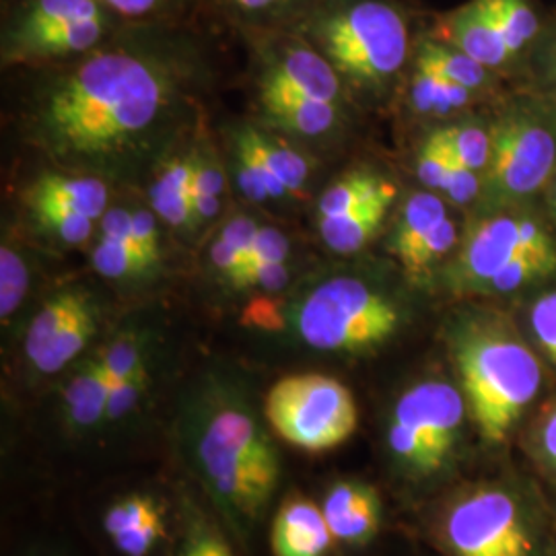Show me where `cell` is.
<instances>
[{
  "label": "cell",
  "mask_w": 556,
  "mask_h": 556,
  "mask_svg": "<svg viewBox=\"0 0 556 556\" xmlns=\"http://www.w3.org/2000/svg\"><path fill=\"white\" fill-rule=\"evenodd\" d=\"M130 238L137 243L140 252L153 264L160 262V231H157V225H155V217L151 213H147V211L132 213Z\"/></svg>",
  "instance_id": "obj_44"
},
{
  "label": "cell",
  "mask_w": 556,
  "mask_h": 556,
  "mask_svg": "<svg viewBox=\"0 0 556 556\" xmlns=\"http://www.w3.org/2000/svg\"><path fill=\"white\" fill-rule=\"evenodd\" d=\"M457 241L456 220L445 217L438 227L418 243L417 248L402 260V266L410 275L427 273L435 262L443 258Z\"/></svg>",
  "instance_id": "obj_35"
},
{
  "label": "cell",
  "mask_w": 556,
  "mask_h": 556,
  "mask_svg": "<svg viewBox=\"0 0 556 556\" xmlns=\"http://www.w3.org/2000/svg\"><path fill=\"white\" fill-rule=\"evenodd\" d=\"M258 233L260 227L256 220L250 219V217H236V219L229 220V225L223 229L220 238L227 239L238 250L239 254L245 258V266H248L252 260Z\"/></svg>",
  "instance_id": "obj_45"
},
{
  "label": "cell",
  "mask_w": 556,
  "mask_h": 556,
  "mask_svg": "<svg viewBox=\"0 0 556 556\" xmlns=\"http://www.w3.org/2000/svg\"><path fill=\"white\" fill-rule=\"evenodd\" d=\"M445 217V204L439 197L429 192L413 194L404 204L392 236V254L402 262Z\"/></svg>",
  "instance_id": "obj_22"
},
{
  "label": "cell",
  "mask_w": 556,
  "mask_h": 556,
  "mask_svg": "<svg viewBox=\"0 0 556 556\" xmlns=\"http://www.w3.org/2000/svg\"><path fill=\"white\" fill-rule=\"evenodd\" d=\"M521 254L556 256L555 241L542 223L505 211L486 215L464 241L450 270V285L462 293H482L484 287Z\"/></svg>",
  "instance_id": "obj_10"
},
{
  "label": "cell",
  "mask_w": 556,
  "mask_h": 556,
  "mask_svg": "<svg viewBox=\"0 0 556 556\" xmlns=\"http://www.w3.org/2000/svg\"><path fill=\"white\" fill-rule=\"evenodd\" d=\"M551 204H553V211H555V217H556V184H555V188H553V194H551Z\"/></svg>",
  "instance_id": "obj_49"
},
{
  "label": "cell",
  "mask_w": 556,
  "mask_h": 556,
  "mask_svg": "<svg viewBox=\"0 0 556 556\" xmlns=\"http://www.w3.org/2000/svg\"><path fill=\"white\" fill-rule=\"evenodd\" d=\"M443 194H447L450 200H454L456 204H468L470 200L477 199L482 192V178L480 174L470 169L468 165L459 163V161H450L445 176L439 188Z\"/></svg>",
  "instance_id": "obj_41"
},
{
  "label": "cell",
  "mask_w": 556,
  "mask_h": 556,
  "mask_svg": "<svg viewBox=\"0 0 556 556\" xmlns=\"http://www.w3.org/2000/svg\"><path fill=\"white\" fill-rule=\"evenodd\" d=\"M93 266L101 277L122 278L140 277L151 270L155 264L147 258L132 239L103 238L93 252Z\"/></svg>",
  "instance_id": "obj_27"
},
{
  "label": "cell",
  "mask_w": 556,
  "mask_h": 556,
  "mask_svg": "<svg viewBox=\"0 0 556 556\" xmlns=\"http://www.w3.org/2000/svg\"><path fill=\"white\" fill-rule=\"evenodd\" d=\"M392 190H396V186L390 184L388 179L378 178L367 172H353V174L334 181L324 192L318 204L319 219H332V217L349 215Z\"/></svg>",
  "instance_id": "obj_23"
},
{
  "label": "cell",
  "mask_w": 556,
  "mask_h": 556,
  "mask_svg": "<svg viewBox=\"0 0 556 556\" xmlns=\"http://www.w3.org/2000/svg\"><path fill=\"white\" fill-rule=\"evenodd\" d=\"M103 534L122 556H151L167 540V514L151 493L114 498L101 517Z\"/></svg>",
  "instance_id": "obj_12"
},
{
  "label": "cell",
  "mask_w": 556,
  "mask_h": 556,
  "mask_svg": "<svg viewBox=\"0 0 556 556\" xmlns=\"http://www.w3.org/2000/svg\"><path fill=\"white\" fill-rule=\"evenodd\" d=\"M443 534L456 556H532L536 544L521 503L498 486H480L457 498Z\"/></svg>",
  "instance_id": "obj_9"
},
{
  "label": "cell",
  "mask_w": 556,
  "mask_h": 556,
  "mask_svg": "<svg viewBox=\"0 0 556 556\" xmlns=\"http://www.w3.org/2000/svg\"><path fill=\"white\" fill-rule=\"evenodd\" d=\"M101 31H103V17L75 21V23L60 25L52 31H46L34 40L25 41L21 43V48L38 56H60L71 52H83L100 40Z\"/></svg>",
  "instance_id": "obj_25"
},
{
  "label": "cell",
  "mask_w": 556,
  "mask_h": 556,
  "mask_svg": "<svg viewBox=\"0 0 556 556\" xmlns=\"http://www.w3.org/2000/svg\"><path fill=\"white\" fill-rule=\"evenodd\" d=\"M435 135L454 160L468 165L478 174H484L491 160V130H484L477 124H462L439 128Z\"/></svg>",
  "instance_id": "obj_28"
},
{
  "label": "cell",
  "mask_w": 556,
  "mask_h": 556,
  "mask_svg": "<svg viewBox=\"0 0 556 556\" xmlns=\"http://www.w3.org/2000/svg\"><path fill=\"white\" fill-rule=\"evenodd\" d=\"M105 2L124 15H144L153 11L161 0H105Z\"/></svg>",
  "instance_id": "obj_47"
},
{
  "label": "cell",
  "mask_w": 556,
  "mask_h": 556,
  "mask_svg": "<svg viewBox=\"0 0 556 556\" xmlns=\"http://www.w3.org/2000/svg\"><path fill=\"white\" fill-rule=\"evenodd\" d=\"M248 132L254 140L256 149H258L260 157L268 165V169L275 174V178L282 184L287 194L299 192L303 188L305 179H307V174H309L305 160L293 149L280 144L277 140L264 137L262 132L254 130V128H248Z\"/></svg>",
  "instance_id": "obj_30"
},
{
  "label": "cell",
  "mask_w": 556,
  "mask_h": 556,
  "mask_svg": "<svg viewBox=\"0 0 556 556\" xmlns=\"http://www.w3.org/2000/svg\"><path fill=\"white\" fill-rule=\"evenodd\" d=\"M181 507V536L176 556H211L208 532L213 519L192 498H184Z\"/></svg>",
  "instance_id": "obj_36"
},
{
  "label": "cell",
  "mask_w": 556,
  "mask_h": 556,
  "mask_svg": "<svg viewBox=\"0 0 556 556\" xmlns=\"http://www.w3.org/2000/svg\"><path fill=\"white\" fill-rule=\"evenodd\" d=\"M332 542L321 505L299 495L282 501L270 532L273 555L326 556Z\"/></svg>",
  "instance_id": "obj_15"
},
{
  "label": "cell",
  "mask_w": 556,
  "mask_h": 556,
  "mask_svg": "<svg viewBox=\"0 0 556 556\" xmlns=\"http://www.w3.org/2000/svg\"><path fill=\"white\" fill-rule=\"evenodd\" d=\"M36 220L41 229H46L50 236L62 239L66 243H83L91 236L93 220L91 217H85L73 208L52 204V202H29Z\"/></svg>",
  "instance_id": "obj_33"
},
{
  "label": "cell",
  "mask_w": 556,
  "mask_h": 556,
  "mask_svg": "<svg viewBox=\"0 0 556 556\" xmlns=\"http://www.w3.org/2000/svg\"><path fill=\"white\" fill-rule=\"evenodd\" d=\"M413 101L415 108L422 114H447L452 112V105L445 98L443 91V79L438 71H433L427 64L417 62V73H415V80H413Z\"/></svg>",
  "instance_id": "obj_39"
},
{
  "label": "cell",
  "mask_w": 556,
  "mask_h": 556,
  "mask_svg": "<svg viewBox=\"0 0 556 556\" xmlns=\"http://www.w3.org/2000/svg\"><path fill=\"white\" fill-rule=\"evenodd\" d=\"M239 7H243V9H264V7H268V4H273V2H277V0H236Z\"/></svg>",
  "instance_id": "obj_48"
},
{
  "label": "cell",
  "mask_w": 556,
  "mask_h": 556,
  "mask_svg": "<svg viewBox=\"0 0 556 556\" xmlns=\"http://www.w3.org/2000/svg\"><path fill=\"white\" fill-rule=\"evenodd\" d=\"M262 103L270 118L299 135H321L332 128L337 118L334 103L307 98L270 77L262 85Z\"/></svg>",
  "instance_id": "obj_16"
},
{
  "label": "cell",
  "mask_w": 556,
  "mask_h": 556,
  "mask_svg": "<svg viewBox=\"0 0 556 556\" xmlns=\"http://www.w3.org/2000/svg\"><path fill=\"white\" fill-rule=\"evenodd\" d=\"M225 190V176L213 161L199 160L194 178V213L199 220L213 219L219 213L220 192Z\"/></svg>",
  "instance_id": "obj_37"
},
{
  "label": "cell",
  "mask_w": 556,
  "mask_h": 556,
  "mask_svg": "<svg viewBox=\"0 0 556 556\" xmlns=\"http://www.w3.org/2000/svg\"><path fill=\"white\" fill-rule=\"evenodd\" d=\"M101 371L110 381V386L118 383L122 379L132 378L142 369H147V344L144 338L137 332H124L116 340H112L100 357Z\"/></svg>",
  "instance_id": "obj_31"
},
{
  "label": "cell",
  "mask_w": 556,
  "mask_h": 556,
  "mask_svg": "<svg viewBox=\"0 0 556 556\" xmlns=\"http://www.w3.org/2000/svg\"><path fill=\"white\" fill-rule=\"evenodd\" d=\"M179 445L202 489L236 532L258 526L280 480L277 445L245 400L213 392L181 418Z\"/></svg>",
  "instance_id": "obj_2"
},
{
  "label": "cell",
  "mask_w": 556,
  "mask_h": 556,
  "mask_svg": "<svg viewBox=\"0 0 556 556\" xmlns=\"http://www.w3.org/2000/svg\"><path fill=\"white\" fill-rule=\"evenodd\" d=\"M321 511L337 542L361 546L378 534L381 501L378 491L358 480H340L321 501Z\"/></svg>",
  "instance_id": "obj_13"
},
{
  "label": "cell",
  "mask_w": 556,
  "mask_h": 556,
  "mask_svg": "<svg viewBox=\"0 0 556 556\" xmlns=\"http://www.w3.org/2000/svg\"><path fill=\"white\" fill-rule=\"evenodd\" d=\"M394 199H396V190L371 200L369 204L361 206L349 215L332 217V219H319L321 239L326 241V245L330 250H334L338 254L358 252L363 245L369 243V239H374V236L378 233Z\"/></svg>",
  "instance_id": "obj_20"
},
{
  "label": "cell",
  "mask_w": 556,
  "mask_h": 556,
  "mask_svg": "<svg viewBox=\"0 0 556 556\" xmlns=\"http://www.w3.org/2000/svg\"><path fill=\"white\" fill-rule=\"evenodd\" d=\"M264 417L278 438L305 452L334 450L358 425L351 390L319 374L278 379L264 397Z\"/></svg>",
  "instance_id": "obj_7"
},
{
  "label": "cell",
  "mask_w": 556,
  "mask_h": 556,
  "mask_svg": "<svg viewBox=\"0 0 556 556\" xmlns=\"http://www.w3.org/2000/svg\"><path fill=\"white\" fill-rule=\"evenodd\" d=\"M287 256H289V239L277 229L260 227L250 264H287Z\"/></svg>",
  "instance_id": "obj_43"
},
{
  "label": "cell",
  "mask_w": 556,
  "mask_h": 556,
  "mask_svg": "<svg viewBox=\"0 0 556 556\" xmlns=\"http://www.w3.org/2000/svg\"><path fill=\"white\" fill-rule=\"evenodd\" d=\"M556 165V118L536 105L507 110L491 128L482 213L495 215L538 194Z\"/></svg>",
  "instance_id": "obj_5"
},
{
  "label": "cell",
  "mask_w": 556,
  "mask_h": 556,
  "mask_svg": "<svg viewBox=\"0 0 556 556\" xmlns=\"http://www.w3.org/2000/svg\"><path fill=\"white\" fill-rule=\"evenodd\" d=\"M507 48L516 56L538 31V17L528 0H486Z\"/></svg>",
  "instance_id": "obj_29"
},
{
  "label": "cell",
  "mask_w": 556,
  "mask_h": 556,
  "mask_svg": "<svg viewBox=\"0 0 556 556\" xmlns=\"http://www.w3.org/2000/svg\"><path fill=\"white\" fill-rule=\"evenodd\" d=\"M321 43L340 73L358 83L378 85L394 77L404 64L408 29L396 9L365 0L326 21Z\"/></svg>",
  "instance_id": "obj_8"
},
{
  "label": "cell",
  "mask_w": 556,
  "mask_h": 556,
  "mask_svg": "<svg viewBox=\"0 0 556 556\" xmlns=\"http://www.w3.org/2000/svg\"><path fill=\"white\" fill-rule=\"evenodd\" d=\"M530 328L540 351L556 365V291L538 299L532 305Z\"/></svg>",
  "instance_id": "obj_40"
},
{
  "label": "cell",
  "mask_w": 556,
  "mask_h": 556,
  "mask_svg": "<svg viewBox=\"0 0 556 556\" xmlns=\"http://www.w3.org/2000/svg\"><path fill=\"white\" fill-rule=\"evenodd\" d=\"M29 202H52L73 208L85 217L98 219L105 215L108 188L98 179L64 178L59 174L41 176L29 190Z\"/></svg>",
  "instance_id": "obj_21"
},
{
  "label": "cell",
  "mask_w": 556,
  "mask_h": 556,
  "mask_svg": "<svg viewBox=\"0 0 556 556\" xmlns=\"http://www.w3.org/2000/svg\"><path fill=\"white\" fill-rule=\"evenodd\" d=\"M439 36L486 68H495L514 56L486 0H472L459 7L441 23Z\"/></svg>",
  "instance_id": "obj_14"
},
{
  "label": "cell",
  "mask_w": 556,
  "mask_h": 556,
  "mask_svg": "<svg viewBox=\"0 0 556 556\" xmlns=\"http://www.w3.org/2000/svg\"><path fill=\"white\" fill-rule=\"evenodd\" d=\"M402 324L396 303L358 278L321 282L299 303L298 334L326 353H367L394 337Z\"/></svg>",
  "instance_id": "obj_4"
},
{
  "label": "cell",
  "mask_w": 556,
  "mask_h": 556,
  "mask_svg": "<svg viewBox=\"0 0 556 556\" xmlns=\"http://www.w3.org/2000/svg\"><path fill=\"white\" fill-rule=\"evenodd\" d=\"M96 17H103L96 0H34L27 17L21 25L17 41L21 46L46 31L56 29L60 25Z\"/></svg>",
  "instance_id": "obj_24"
},
{
  "label": "cell",
  "mask_w": 556,
  "mask_h": 556,
  "mask_svg": "<svg viewBox=\"0 0 556 556\" xmlns=\"http://www.w3.org/2000/svg\"><path fill=\"white\" fill-rule=\"evenodd\" d=\"M27 556H54V555H48V553H34V555H27Z\"/></svg>",
  "instance_id": "obj_50"
},
{
  "label": "cell",
  "mask_w": 556,
  "mask_h": 556,
  "mask_svg": "<svg viewBox=\"0 0 556 556\" xmlns=\"http://www.w3.org/2000/svg\"><path fill=\"white\" fill-rule=\"evenodd\" d=\"M110 390L112 386L101 371L98 358L87 361L64 388V415L68 425L79 433L103 427Z\"/></svg>",
  "instance_id": "obj_18"
},
{
  "label": "cell",
  "mask_w": 556,
  "mask_h": 556,
  "mask_svg": "<svg viewBox=\"0 0 556 556\" xmlns=\"http://www.w3.org/2000/svg\"><path fill=\"white\" fill-rule=\"evenodd\" d=\"M266 77L278 80L307 98L328 103H334L340 91L337 68L332 66V62L301 46L287 50Z\"/></svg>",
  "instance_id": "obj_17"
},
{
  "label": "cell",
  "mask_w": 556,
  "mask_h": 556,
  "mask_svg": "<svg viewBox=\"0 0 556 556\" xmlns=\"http://www.w3.org/2000/svg\"><path fill=\"white\" fill-rule=\"evenodd\" d=\"M556 273V256H538V254H521L509 262L497 277L484 287V295H503L514 293L517 289L551 277Z\"/></svg>",
  "instance_id": "obj_32"
},
{
  "label": "cell",
  "mask_w": 556,
  "mask_h": 556,
  "mask_svg": "<svg viewBox=\"0 0 556 556\" xmlns=\"http://www.w3.org/2000/svg\"><path fill=\"white\" fill-rule=\"evenodd\" d=\"M199 157L169 161L151 188V202L161 219L174 227L197 223L194 178Z\"/></svg>",
  "instance_id": "obj_19"
},
{
  "label": "cell",
  "mask_w": 556,
  "mask_h": 556,
  "mask_svg": "<svg viewBox=\"0 0 556 556\" xmlns=\"http://www.w3.org/2000/svg\"><path fill=\"white\" fill-rule=\"evenodd\" d=\"M167 83L149 62L124 52L100 54L50 91L41 126L50 147L71 160L124 153L160 118Z\"/></svg>",
  "instance_id": "obj_1"
},
{
  "label": "cell",
  "mask_w": 556,
  "mask_h": 556,
  "mask_svg": "<svg viewBox=\"0 0 556 556\" xmlns=\"http://www.w3.org/2000/svg\"><path fill=\"white\" fill-rule=\"evenodd\" d=\"M98 330V307L85 291H62L31 319L23 351L41 374H59L85 351Z\"/></svg>",
  "instance_id": "obj_11"
},
{
  "label": "cell",
  "mask_w": 556,
  "mask_h": 556,
  "mask_svg": "<svg viewBox=\"0 0 556 556\" xmlns=\"http://www.w3.org/2000/svg\"><path fill=\"white\" fill-rule=\"evenodd\" d=\"M450 161H452V153L445 149V144L433 132L429 139L425 140V144L420 149L417 161L418 178L427 188L439 190Z\"/></svg>",
  "instance_id": "obj_42"
},
{
  "label": "cell",
  "mask_w": 556,
  "mask_h": 556,
  "mask_svg": "<svg viewBox=\"0 0 556 556\" xmlns=\"http://www.w3.org/2000/svg\"><path fill=\"white\" fill-rule=\"evenodd\" d=\"M534 443L540 457L556 472V402H553L538 420Z\"/></svg>",
  "instance_id": "obj_46"
},
{
  "label": "cell",
  "mask_w": 556,
  "mask_h": 556,
  "mask_svg": "<svg viewBox=\"0 0 556 556\" xmlns=\"http://www.w3.org/2000/svg\"><path fill=\"white\" fill-rule=\"evenodd\" d=\"M466 397L447 381H420L397 397L388 425V447L413 477L439 475L454 456L466 418Z\"/></svg>",
  "instance_id": "obj_6"
},
{
  "label": "cell",
  "mask_w": 556,
  "mask_h": 556,
  "mask_svg": "<svg viewBox=\"0 0 556 556\" xmlns=\"http://www.w3.org/2000/svg\"><path fill=\"white\" fill-rule=\"evenodd\" d=\"M452 353L480 438L503 443L542 386V365L516 330L495 316L457 324Z\"/></svg>",
  "instance_id": "obj_3"
},
{
  "label": "cell",
  "mask_w": 556,
  "mask_h": 556,
  "mask_svg": "<svg viewBox=\"0 0 556 556\" xmlns=\"http://www.w3.org/2000/svg\"><path fill=\"white\" fill-rule=\"evenodd\" d=\"M149 367L139 371L132 378L122 379L112 386L110 400H108V415L105 425H116L119 420L130 417L139 406L140 397L149 390Z\"/></svg>",
  "instance_id": "obj_38"
},
{
  "label": "cell",
  "mask_w": 556,
  "mask_h": 556,
  "mask_svg": "<svg viewBox=\"0 0 556 556\" xmlns=\"http://www.w3.org/2000/svg\"><path fill=\"white\" fill-rule=\"evenodd\" d=\"M29 273L20 254L2 245L0 250V318H11L20 309L21 301L27 295Z\"/></svg>",
  "instance_id": "obj_34"
},
{
  "label": "cell",
  "mask_w": 556,
  "mask_h": 556,
  "mask_svg": "<svg viewBox=\"0 0 556 556\" xmlns=\"http://www.w3.org/2000/svg\"><path fill=\"white\" fill-rule=\"evenodd\" d=\"M417 62L431 66L433 71H438L439 75L456 80L472 91L484 85L486 71H489L486 66H482L480 62L470 59L468 54L459 52L456 48L445 43H433V41H425L420 46Z\"/></svg>",
  "instance_id": "obj_26"
}]
</instances>
